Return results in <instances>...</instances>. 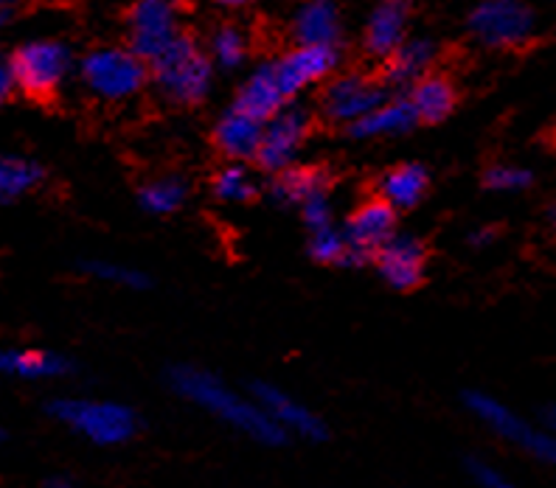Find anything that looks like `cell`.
Listing matches in <instances>:
<instances>
[{
	"label": "cell",
	"mask_w": 556,
	"mask_h": 488,
	"mask_svg": "<svg viewBox=\"0 0 556 488\" xmlns=\"http://www.w3.org/2000/svg\"><path fill=\"white\" fill-rule=\"evenodd\" d=\"M172 387L186 401L205 410L208 415H217L223 424L242 433L244 438L262 444V447H281V444H287V435L267 419L265 410L256 401L237 394L233 387L225 385L214 373L191 365L175 368L172 371Z\"/></svg>",
	"instance_id": "cell-1"
},
{
	"label": "cell",
	"mask_w": 556,
	"mask_h": 488,
	"mask_svg": "<svg viewBox=\"0 0 556 488\" xmlns=\"http://www.w3.org/2000/svg\"><path fill=\"white\" fill-rule=\"evenodd\" d=\"M214 65L203 42L191 31L177 37L157 60L150 62V88L169 107H200L214 90Z\"/></svg>",
	"instance_id": "cell-2"
},
{
	"label": "cell",
	"mask_w": 556,
	"mask_h": 488,
	"mask_svg": "<svg viewBox=\"0 0 556 488\" xmlns=\"http://www.w3.org/2000/svg\"><path fill=\"white\" fill-rule=\"evenodd\" d=\"M76 76L81 90L99 104L122 107V104L141 99L150 90V65L129 51L127 46L104 42L76 60Z\"/></svg>",
	"instance_id": "cell-3"
},
{
	"label": "cell",
	"mask_w": 556,
	"mask_h": 488,
	"mask_svg": "<svg viewBox=\"0 0 556 488\" xmlns=\"http://www.w3.org/2000/svg\"><path fill=\"white\" fill-rule=\"evenodd\" d=\"M9 60H12L17 93L35 102H51L76 70L74 48L62 37H35L21 42Z\"/></svg>",
	"instance_id": "cell-4"
},
{
	"label": "cell",
	"mask_w": 556,
	"mask_h": 488,
	"mask_svg": "<svg viewBox=\"0 0 556 488\" xmlns=\"http://www.w3.org/2000/svg\"><path fill=\"white\" fill-rule=\"evenodd\" d=\"M48 413L93 447H124L141 433L138 413L122 401L56 399L48 404Z\"/></svg>",
	"instance_id": "cell-5"
},
{
	"label": "cell",
	"mask_w": 556,
	"mask_h": 488,
	"mask_svg": "<svg viewBox=\"0 0 556 488\" xmlns=\"http://www.w3.org/2000/svg\"><path fill=\"white\" fill-rule=\"evenodd\" d=\"M184 0H132L124 17V46L147 65L184 35Z\"/></svg>",
	"instance_id": "cell-6"
},
{
	"label": "cell",
	"mask_w": 556,
	"mask_h": 488,
	"mask_svg": "<svg viewBox=\"0 0 556 488\" xmlns=\"http://www.w3.org/2000/svg\"><path fill=\"white\" fill-rule=\"evenodd\" d=\"M536 12L526 0H489L478 3L469 14L467 28L472 40L492 51L529 46L536 37Z\"/></svg>",
	"instance_id": "cell-7"
},
{
	"label": "cell",
	"mask_w": 556,
	"mask_h": 488,
	"mask_svg": "<svg viewBox=\"0 0 556 488\" xmlns=\"http://www.w3.org/2000/svg\"><path fill=\"white\" fill-rule=\"evenodd\" d=\"M388 95L391 93L380 76L363 74V70H346V74L338 70L332 79L324 81L318 113L326 124L349 129L359 118H366L371 110L380 107Z\"/></svg>",
	"instance_id": "cell-8"
},
{
	"label": "cell",
	"mask_w": 556,
	"mask_h": 488,
	"mask_svg": "<svg viewBox=\"0 0 556 488\" xmlns=\"http://www.w3.org/2000/svg\"><path fill=\"white\" fill-rule=\"evenodd\" d=\"M464 404H467L469 413L476 415L478 424L486 427L495 438L511 444V447L531 454V458H536V461L554 463L556 458L554 435L534 427L531 421L522 419V415L517 413V410H511L509 404H503V401H497L495 396H489V394H467Z\"/></svg>",
	"instance_id": "cell-9"
},
{
	"label": "cell",
	"mask_w": 556,
	"mask_h": 488,
	"mask_svg": "<svg viewBox=\"0 0 556 488\" xmlns=\"http://www.w3.org/2000/svg\"><path fill=\"white\" fill-rule=\"evenodd\" d=\"M315 129V113L306 104L290 102L278 110L270 121L262 127V143L256 152V166L262 171H278L290 169L299 163V155L304 152L306 141Z\"/></svg>",
	"instance_id": "cell-10"
},
{
	"label": "cell",
	"mask_w": 556,
	"mask_h": 488,
	"mask_svg": "<svg viewBox=\"0 0 556 488\" xmlns=\"http://www.w3.org/2000/svg\"><path fill=\"white\" fill-rule=\"evenodd\" d=\"M340 46H292L270 60L273 76L287 102H295L315 85H324L340 70Z\"/></svg>",
	"instance_id": "cell-11"
},
{
	"label": "cell",
	"mask_w": 556,
	"mask_h": 488,
	"mask_svg": "<svg viewBox=\"0 0 556 488\" xmlns=\"http://www.w3.org/2000/svg\"><path fill=\"white\" fill-rule=\"evenodd\" d=\"M371 261L391 290L414 292L419 290L425 272H428V247L410 233H394L380 251L374 253Z\"/></svg>",
	"instance_id": "cell-12"
},
{
	"label": "cell",
	"mask_w": 556,
	"mask_h": 488,
	"mask_svg": "<svg viewBox=\"0 0 556 488\" xmlns=\"http://www.w3.org/2000/svg\"><path fill=\"white\" fill-rule=\"evenodd\" d=\"M396 214L391 205L382 203L380 197H368L352 210V217L346 222V242L349 253H352V267L366 265L374 253L380 251L388 239L400 233L396 228Z\"/></svg>",
	"instance_id": "cell-13"
},
{
	"label": "cell",
	"mask_w": 556,
	"mask_h": 488,
	"mask_svg": "<svg viewBox=\"0 0 556 488\" xmlns=\"http://www.w3.org/2000/svg\"><path fill=\"white\" fill-rule=\"evenodd\" d=\"M253 401L265 410L267 419H270L287 438H290V435H299L304 441H324L326 435H329L326 421L320 419L315 410L301 404L299 399H292L290 394H285L281 387L267 385V382H256V385H253Z\"/></svg>",
	"instance_id": "cell-14"
},
{
	"label": "cell",
	"mask_w": 556,
	"mask_h": 488,
	"mask_svg": "<svg viewBox=\"0 0 556 488\" xmlns=\"http://www.w3.org/2000/svg\"><path fill=\"white\" fill-rule=\"evenodd\" d=\"M414 0H377L363 26V51L386 62L410 37Z\"/></svg>",
	"instance_id": "cell-15"
},
{
	"label": "cell",
	"mask_w": 556,
	"mask_h": 488,
	"mask_svg": "<svg viewBox=\"0 0 556 488\" xmlns=\"http://www.w3.org/2000/svg\"><path fill=\"white\" fill-rule=\"evenodd\" d=\"M292 46H340L343 12L338 0H301L290 14Z\"/></svg>",
	"instance_id": "cell-16"
},
{
	"label": "cell",
	"mask_w": 556,
	"mask_h": 488,
	"mask_svg": "<svg viewBox=\"0 0 556 488\" xmlns=\"http://www.w3.org/2000/svg\"><path fill=\"white\" fill-rule=\"evenodd\" d=\"M439 62V42L430 37H407L394 54L382 62V76L386 88L391 85L394 90H407L419 79L435 70Z\"/></svg>",
	"instance_id": "cell-17"
},
{
	"label": "cell",
	"mask_w": 556,
	"mask_h": 488,
	"mask_svg": "<svg viewBox=\"0 0 556 488\" xmlns=\"http://www.w3.org/2000/svg\"><path fill=\"white\" fill-rule=\"evenodd\" d=\"M262 127L265 124L253 121L251 116L228 107L217 118L214 129H211V141H214V146H217V152L225 160L248 166V163L256 160L258 143H262Z\"/></svg>",
	"instance_id": "cell-18"
},
{
	"label": "cell",
	"mask_w": 556,
	"mask_h": 488,
	"mask_svg": "<svg viewBox=\"0 0 556 488\" xmlns=\"http://www.w3.org/2000/svg\"><path fill=\"white\" fill-rule=\"evenodd\" d=\"M416 127H419V121H416L414 110H410L405 93H402L388 95L380 107L371 110L357 124H352L346 129V136L354 138V141H386V138L410 136Z\"/></svg>",
	"instance_id": "cell-19"
},
{
	"label": "cell",
	"mask_w": 556,
	"mask_h": 488,
	"mask_svg": "<svg viewBox=\"0 0 556 488\" xmlns=\"http://www.w3.org/2000/svg\"><path fill=\"white\" fill-rule=\"evenodd\" d=\"M430 191V171L421 163H396L391 169L382 171L377 183V197L400 214V210H414L416 205L425 203Z\"/></svg>",
	"instance_id": "cell-20"
},
{
	"label": "cell",
	"mask_w": 556,
	"mask_h": 488,
	"mask_svg": "<svg viewBox=\"0 0 556 488\" xmlns=\"http://www.w3.org/2000/svg\"><path fill=\"white\" fill-rule=\"evenodd\" d=\"M285 104L290 102H287L285 95H281V90H278L270 62H262V65H256L251 74L244 76L242 85L237 88V95H233L231 107L244 113V116H251L253 121L265 124L270 121Z\"/></svg>",
	"instance_id": "cell-21"
},
{
	"label": "cell",
	"mask_w": 556,
	"mask_h": 488,
	"mask_svg": "<svg viewBox=\"0 0 556 488\" xmlns=\"http://www.w3.org/2000/svg\"><path fill=\"white\" fill-rule=\"evenodd\" d=\"M405 99L414 110V116L419 124H441L453 116L455 104H458V90H455L453 79L447 74H428L416 85L405 90Z\"/></svg>",
	"instance_id": "cell-22"
},
{
	"label": "cell",
	"mask_w": 556,
	"mask_h": 488,
	"mask_svg": "<svg viewBox=\"0 0 556 488\" xmlns=\"http://www.w3.org/2000/svg\"><path fill=\"white\" fill-rule=\"evenodd\" d=\"M71 371V362L54 351L42 348H9L0 346V376H14V380H60Z\"/></svg>",
	"instance_id": "cell-23"
},
{
	"label": "cell",
	"mask_w": 556,
	"mask_h": 488,
	"mask_svg": "<svg viewBox=\"0 0 556 488\" xmlns=\"http://www.w3.org/2000/svg\"><path fill=\"white\" fill-rule=\"evenodd\" d=\"M324 191H329V175L320 166H301V163L273 175L270 183V197L287 208H299L304 200Z\"/></svg>",
	"instance_id": "cell-24"
},
{
	"label": "cell",
	"mask_w": 556,
	"mask_h": 488,
	"mask_svg": "<svg viewBox=\"0 0 556 488\" xmlns=\"http://www.w3.org/2000/svg\"><path fill=\"white\" fill-rule=\"evenodd\" d=\"M203 48L214 70H239L251 56V35L239 23L225 21L214 26Z\"/></svg>",
	"instance_id": "cell-25"
},
{
	"label": "cell",
	"mask_w": 556,
	"mask_h": 488,
	"mask_svg": "<svg viewBox=\"0 0 556 488\" xmlns=\"http://www.w3.org/2000/svg\"><path fill=\"white\" fill-rule=\"evenodd\" d=\"M46 183V169L31 157L0 155V205L21 203Z\"/></svg>",
	"instance_id": "cell-26"
},
{
	"label": "cell",
	"mask_w": 556,
	"mask_h": 488,
	"mask_svg": "<svg viewBox=\"0 0 556 488\" xmlns=\"http://www.w3.org/2000/svg\"><path fill=\"white\" fill-rule=\"evenodd\" d=\"M189 183L180 175H157L138 189V205L152 217H172L189 203Z\"/></svg>",
	"instance_id": "cell-27"
},
{
	"label": "cell",
	"mask_w": 556,
	"mask_h": 488,
	"mask_svg": "<svg viewBox=\"0 0 556 488\" xmlns=\"http://www.w3.org/2000/svg\"><path fill=\"white\" fill-rule=\"evenodd\" d=\"M214 197L225 205H248L258 197V185L244 163H225L211 180Z\"/></svg>",
	"instance_id": "cell-28"
},
{
	"label": "cell",
	"mask_w": 556,
	"mask_h": 488,
	"mask_svg": "<svg viewBox=\"0 0 556 488\" xmlns=\"http://www.w3.org/2000/svg\"><path fill=\"white\" fill-rule=\"evenodd\" d=\"M309 256L318 261V265L329 267H352V253H349L346 233L340 231L338 224H326L318 231H309Z\"/></svg>",
	"instance_id": "cell-29"
},
{
	"label": "cell",
	"mask_w": 556,
	"mask_h": 488,
	"mask_svg": "<svg viewBox=\"0 0 556 488\" xmlns=\"http://www.w3.org/2000/svg\"><path fill=\"white\" fill-rule=\"evenodd\" d=\"M81 270L88 272L93 281H104V284L124 286V290H143L150 284V279L141 270L129 265H118V261H85Z\"/></svg>",
	"instance_id": "cell-30"
},
{
	"label": "cell",
	"mask_w": 556,
	"mask_h": 488,
	"mask_svg": "<svg viewBox=\"0 0 556 488\" xmlns=\"http://www.w3.org/2000/svg\"><path fill=\"white\" fill-rule=\"evenodd\" d=\"M531 183H534V171L517 166V163H492L483 171V185L497 194H515V191L529 189Z\"/></svg>",
	"instance_id": "cell-31"
},
{
	"label": "cell",
	"mask_w": 556,
	"mask_h": 488,
	"mask_svg": "<svg viewBox=\"0 0 556 488\" xmlns=\"http://www.w3.org/2000/svg\"><path fill=\"white\" fill-rule=\"evenodd\" d=\"M467 472L472 477V483H476V488H522L515 477H509L503 468L483 461V458H469Z\"/></svg>",
	"instance_id": "cell-32"
},
{
	"label": "cell",
	"mask_w": 556,
	"mask_h": 488,
	"mask_svg": "<svg viewBox=\"0 0 556 488\" xmlns=\"http://www.w3.org/2000/svg\"><path fill=\"white\" fill-rule=\"evenodd\" d=\"M301 219L309 231H318V228H326V224H334V205H332V194L324 191V194H315V197L304 200L299 205Z\"/></svg>",
	"instance_id": "cell-33"
},
{
	"label": "cell",
	"mask_w": 556,
	"mask_h": 488,
	"mask_svg": "<svg viewBox=\"0 0 556 488\" xmlns=\"http://www.w3.org/2000/svg\"><path fill=\"white\" fill-rule=\"evenodd\" d=\"M14 93H17V85H14L12 60L7 51H0V104H7Z\"/></svg>",
	"instance_id": "cell-34"
},
{
	"label": "cell",
	"mask_w": 556,
	"mask_h": 488,
	"mask_svg": "<svg viewBox=\"0 0 556 488\" xmlns=\"http://www.w3.org/2000/svg\"><path fill=\"white\" fill-rule=\"evenodd\" d=\"M495 239H497V228H481V231H476L472 236H469V242L486 247V244H492Z\"/></svg>",
	"instance_id": "cell-35"
},
{
	"label": "cell",
	"mask_w": 556,
	"mask_h": 488,
	"mask_svg": "<svg viewBox=\"0 0 556 488\" xmlns=\"http://www.w3.org/2000/svg\"><path fill=\"white\" fill-rule=\"evenodd\" d=\"M17 17V7H9V3H0V31H7L9 26Z\"/></svg>",
	"instance_id": "cell-36"
},
{
	"label": "cell",
	"mask_w": 556,
	"mask_h": 488,
	"mask_svg": "<svg viewBox=\"0 0 556 488\" xmlns=\"http://www.w3.org/2000/svg\"><path fill=\"white\" fill-rule=\"evenodd\" d=\"M219 9H228V12H239V9L251 7L253 0H214Z\"/></svg>",
	"instance_id": "cell-37"
},
{
	"label": "cell",
	"mask_w": 556,
	"mask_h": 488,
	"mask_svg": "<svg viewBox=\"0 0 556 488\" xmlns=\"http://www.w3.org/2000/svg\"><path fill=\"white\" fill-rule=\"evenodd\" d=\"M0 3H9V7L21 9V0H0Z\"/></svg>",
	"instance_id": "cell-38"
},
{
	"label": "cell",
	"mask_w": 556,
	"mask_h": 488,
	"mask_svg": "<svg viewBox=\"0 0 556 488\" xmlns=\"http://www.w3.org/2000/svg\"><path fill=\"white\" fill-rule=\"evenodd\" d=\"M3 441H7V433H3V429H0V447H3Z\"/></svg>",
	"instance_id": "cell-39"
},
{
	"label": "cell",
	"mask_w": 556,
	"mask_h": 488,
	"mask_svg": "<svg viewBox=\"0 0 556 488\" xmlns=\"http://www.w3.org/2000/svg\"><path fill=\"white\" fill-rule=\"evenodd\" d=\"M51 488H65V486H51Z\"/></svg>",
	"instance_id": "cell-40"
},
{
	"label": "cell",
	"mask_w": 556,
	"mask_h": 488,
	"mask_svg": "<svg viewBox=\"0 0 556 488\" xmlns=\"http://www.w3.org/2000/svg\"><path fill=\"white\" fill-rule=\"evenodd\" d=\"M481 3H489V0H481Z\"/></svg>",
	"instance_id": "cell-41"
}]
</instances>
